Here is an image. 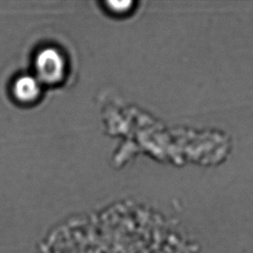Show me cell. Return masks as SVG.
Masks as SVG:
<instances>
[{
  "label": "cell",
  "instance_id": "obj_1",
  "mask_svg": "<svg viewBox=\"0 0 253 253\" xmlns=\"http://www.w3.org/2000/svg\"><path fill=\"white\" fill-rule=\"evenodd\" d=\"M38 80L53 83L62 79L65 62L62 55L54 48H45L38 54L36 60Z\"/></svg>",
  "mask_w": 253,
  "mask_h": 253
},
{
  "label": "cell",
  "instance_id": "obj_2",
  "mask_svg": "<svg viewBox=\"0 0 253 253\" xmlns=\"http://www.w3.org/2000/svg\"><path fill=\"white\" fill-rule=\"evenodd\" d=\"M14 92L17 99L23 101H31L36 99L40 92V83L37 77L23 76L17 80Z\"/></svg>",
  "mask_w": 253,
  "mask_h": 253
},
{
  "label": "cell",
  "instance_id": "obj_3",
  "mask_svg": "<svg viewBox=\"0 0 253 253\" xmlns=\"http://www.w3.org/2000/svg\"><path fill=\"white\" fill-rule=\"evenodd\" d=\"M110 4L113 5V10H126L127 8L129 7L131 2H110Z\"/></svg>",
  "mask_w": 253,
  "mask_h": 253
}]
</instances>
